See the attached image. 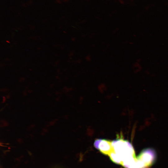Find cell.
<instances>
[{
    "instance_id": "6da1fadb",
    "label": "cell",
    "mask_w": 168,
    "mask_h": 168,
    "mask_svg": "<svg viewBox=\"0 0 168 168\" xmlns=\"http://www.w3.org/2000/svg\"><path fill=\"white\" fill-rule=\"evenodd\" d=\"M113 151L109 155L113 162L126 166L135 160L134 150L131 144L122 138L112 141Z\"/></svg>"
},
{
    "instance_id": "7a4b0ae2",
    "label": "cell",
    "mask_w": 168,
    "mask_h": 168,
    "mask_svg": "<svg viewBox=\"0 0 168 168\" xmlns=\"http://www.w3.org/2000/svg\"><path fill=\"white\" fill-rule=\"evenodd\" d=\"M95 148L102 154L109 156L113 151L112 141L103 139H97L94 142Z\"/></svg>"
}]
</instances>
